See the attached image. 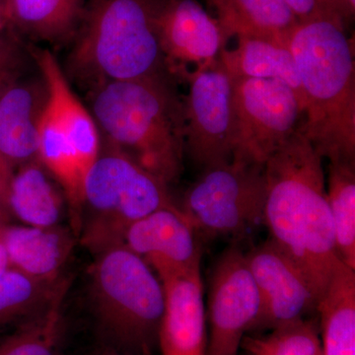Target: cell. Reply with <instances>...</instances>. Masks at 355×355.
Instances as JSON below:
<instances>
[{"label":"cell","instance_id":"cell-1","mask_svg":"<svg viewBox=\"0 0 355 355\" xmlns=\"http://www.w3.org/2000/svg\"><path fill=\"white\" fill-rule=\"evenodd\" d=\"M322 157L301 128L265 163L263 222L297 263L318 302L338 261Z\"/></svg>","mask_w":355,"mask_h":355},{"label":"cell","instance_id":"cell-2","mask_svg":"<svg viewBox=\"0 0 355 355\" xmlns=\"http://www.w3.org/2000/svg\"><path fill=\"white\" fill-rule=\"evenodd\" d=\"M345 28L298 23L288 40L302 92L301 132L330 161H355L354 48Z\"/></svg>","mask_w":355,"mask_h":355},{"label":"cell","instance_id":"cell-3","mask_svg":"<svg viewBox=\"0 0 355 355\" xmlns=\"http://www.w3.org/2000/svg\"><path fill=\"white\" fill-rule=\"evenodd\" d=\"M93 118L112 147L165 184L183 169L184 101L167 74L91 89Z\"/></svg>","mask_w":355,"mask_h":355},{"label":"cell","instance_id":"cell-4","mask_svg":"<svg viewBox=\"0 0 355 355\" xmlns=\"http://www.w3.org/2000/svg\"><path fill=\"white\" fill-rule=\"evenodd\" d=\"M163 0H91L86 6L69 73L90 86L166 76L158 37Z\"/></svg>","mask_w":355,"mask_h":355},{"label":"cell","instance_id":"cell-5","mask_svg":"<svg viewBox=\"0 0 355 355\" xmlns=\"http://www.w3.org/2000/svg\"><path fill=\"white\" fill-rule=\"evenodd\" d=\"M92 284L105 327L132 354L151 355L165 309L164 288L151 266L114 243L100 249Z\"/></svg>","mask_w":355,"mask_h":355},{"label":"cell","instance_id":"cell-6","mask_svg":"<svg viewBox=\"0 0 355 355\" xmlns=\"http://www.w3.org/2000/svg\"><path fill=\"white\" fill-rule=\"evenodd\" d=\"M49 97L39 125L38 160L58 180L74 209L83 207L84 184L100 154L92 114L70 87L53 53H33Z\"/></svg>","mask_w":355,"mask_h":355},{"label":"cell","instance_id":"cell-7","mask_svg":"<svg viewBox=\"0 0 355 355\" xmlns=\"http://www.w3.org/2000/svg\"><path fill=\"white\" fill-rule=\"evenodd\" d=\"M92 214L87 239L98 249L121 243L125 229L155 210L174 207L167 184L112 148L98 156L84 184L83 207Z\"/></svg>","mask_w":355,"mask_h":355},{"label":"cell","instance_id":"cell-8","mask_svg":"<svg viewBox=\"0 0 355 355\" xmlns=\"http://www.w3.org/2000/svg\"><path fill=\"white\" fill-rule=\"evenodd\" d=\"M265 200V165L231 160L203 169L181 210L196 233L238 236L263 222Z\"/></svg>","mask_w":355,"mask_h":355},{"label":"cell","instance_id":"cell-9","mask_svg":"<svg viewBox=\"0 0 355 355\" xmlns=\"http://www.w3.org/2000/svg\"><path fill=\"white\" fill-rule=\"evenodd\" d=\"M232 160L265 165L297 132L302 108L291 87L272 79L231 78Z\"/></svg>","mask_w":355,"mask_h":355},{"label":"cell","instance_id":"cell-10","mask_svg":"<svg viewBox=\"0 0 355 355\" xmlns=\"http://www.w3.org/2000/svg\"><path fill=\"white\" fill-rule=\"evenodd\" d=\"M184 150L202 169L230 162L233 155L232 81L219 64L187 76Z\"/></svg>","mask_w":355,"mask_h":355},{"label":"cell","instance_id":"cell-11","mask_svg":"<svg viewBox=\"0 0 355 355\" xmlns=\"http://www.w3.org/2000/svg\"><path fill=\"white\" fill-rule=\"evenodd\" d=\"M261 298L246 258L238 247L219 257L210 275L207 355H239L243 338L260 314Z\"/></svg>","mask_w":355,"mask_h":355},{"label":"cell","instance_id":"cell-12","mask_svg":"<svg viewBox=\"0 0 355 355\" xmlns=\"http://www.w3.org/2000/svg\"><path fill=\"white\" fill-rule=\"evenodd\" d=\"M246 258L261 298L260 314L249 333L273 330L316 312L318 298L305 273L270 238Z\"/></svg>","mask_w":355,"mask_h":355},{"label":"cell","instance_id":"cell-13","mask_svg":"<svg viewBox=\"0 0 355 355\" xmlns=\"http://www.w3.org/2000/svg\"><path fill=\"white\" fill-rule=\"evenodd\" d=\"M121 243L144 259L160 280L187 272L202 261L196 231L176 205L155 210L130 224Z\"/></svg>","mask_w":355,"mask_h":355},{"label":"cell","instance_id":"cell-14","mask_svg":"<svg viewBox=\"0 0 355 355\" xmlns=\"http://www.w3.org/2000/svg\"><path fill=\"white\" fill-rule=\"evenodd\" d=\"M157 26L168 70L205 69L225 48L218 23L198 0H163Z\"/></svg>","mask_w":355,"mask_h":355},{"label":"cell","instance_id":"cell-15","mask_svg":"<svg viewBox=\"0 0 355 355\" xmlns=\"http://www.w3.org/2000/svg\"><path fill=\"white\" fill-rule=\"evenodd\" d=\"M165 309L159 330L162 355H207L200 265L161 279Z\"/></svg>","mask_w":355,"mask_h":355},{"label":"cell","instance_id":"cell-16","mask_svg":"<svg viewBox=\"0 0 355 355\" xmlns=\"http://www.w3.org/2000/svg\"><path fill=\"white\" fill-rule=\"evenodd\" d=\"M48 97L41 76L20 78L0 98V154L13 167L38 159L39 125Z\"/></svg>","mask_w":355,"mask_h":355},{"label":"cell","instance_id":"cell-17","mask_svg":"<svg viewBox=\"0 0 355 355\" xmlns=\"http://www.w3.org/2000/svg\"><path fill=\"white\" fill-rule=\"evenodd\" d=\"M220 27L224 44L232 37H253L288 46L298 24L284 0H205Z\"/></svg>","mask_w":355,"mask_h":355},{"label":"cell","instance_id":"cell-18","mask_svg":"<svg viewBox=\"0 0 355 355\" xmlns=\"http://www.w3.org/2000/svg\"><path fill=\"white\" fill-rule=\"evenodd\" d=\"M219 64L230 78L272 79L282 81L303 98L295 62L288 46L270 40L238 37L234 49H222Z\"/></svg>","mask_w":355,"mask_h":355},{"label":"cell","instance_id":"cell-19","mask_svg":"<svg viewBox=\"0 0 355 355\" xmlns=\"http://www.w3.org/2000/svg\"><path fill=\"white\" fill-rule=\"evenodd\" d=\"M354 270L338 261L318 302L323 355H355Z\"/></svg>","mask_w":355,"mask_h":355},{"label":"cell","instance_id":"cell-20","mask_svg":"<svg viewBox=\"0 0 355 355\" xmlns=\"http://www.w3.org/2000/svg\"><path fill=\"white\" fill-rule=\"evenodd\" d=\"M85 0H7V28L33 41L58 44L78 31Z\"/></svg>","mask_w":355,"mask_h":355},{"label":"cell","instance_id":"cell-21","mask_svg":"<svg viewBox=\"0 0 355 355\" xmlns=\"http://www.w3.org/2000/svg\"><path fill=\"white\" fill-rule=\"evenodd\" d=\"M1 242L11 268L42 282L57 275L70 249L69 238L53 227H4Z\"/></svg>","mask_w":355,"mask_h":355},{"label":"cell","instance_id":"cell-22","mask_svg":"<svg viewBox=\"0 0 355 355\" xmlns=\"http://www.w3.org/2000/svg\"><path fill=\"white\" fill-rule=\"evenodd\" d=\"M7 207L33 227L51 228L57 223L62 214V198L41 163H26L13 175Z\"/></svg>","mask_w":355,"mask_h":355},{"label":"cell","instance_id":"cell-23","mask_svg":"<svg viewBox=\"0 0 355 355\" xmlns=\"http://www.w3.org/2000/svg\"><path fill=\"white\" fill-rule=\"evenodd\" d=\"M326 189L336 253L343 263L355 270L354 161H330Z\"/></svg>","mask_w":355,"mask_h":355},{"label":"cell","instance_id":"cell-24","mask_svg":"<svg viewBox=\"0 0 355 355\" xmlns=\"http://www.w3.org/2000/svg\"><path fill=\"white\" fill-rule=\"evenodd\" d=\"M243 355H322L319 327L304 319L270 330L266 335L243 338Z\"/></svg>","mask_w":355,"mask_h":355},{"label":"cell","instance_id":"cell-25","mask_svg":"<svg viewBox=\"0 0 355 355\" xmlns=\"http://www.w3.org/2000/svg\"><path fill=\"white\" fill-rule=\"evenodd\" d=\"M44 282L10 268L0 275V326L32 307Z\"/></svg>","mask_w":355,"mask_h":355},{"label":"cell","instance_id":"cell-26","mask_svg":"<svg viewBox=\"0 0 355 355\" xmlns=\"http://www.w3.org/2000/svg\"><path fill=\"white\" fill-rule=\"evenodd\" d=\"M57 315L51 313L41 323L29 327L0 345V355H53Z\"/></svg>","mask_w":355,"mask_h":355},{"label":"cell","instance_id":"cell-27","mask_svg":"<svg viewBox=\"0 0 355 355\" xmlns=\"http://www.w3.org/2000/svg\"><path fill=\"white\" fill-rule=\"evenodd\" d=\"M298 23L327 20L345 25L354 14L347 0H284Z\"/></svg>","mask_w":355,"mask_h":355},{"label":"cell","instance_id":"cell-28","mask_svg":"<svg viewBox=\"0 0 355 355\" xmlns=\"http://www.w3.org/2000/svg\"><path fill=\"white\" fill-rule=\"evenodd\" d=\"M24 53L15 38L4 32L0 35V98L22 78Z\"/></svg>","mask_w":355,"mask_h":355},{"label":"cell","instance_id":"cell-29","mask_svg":"<svg viewBox=\"0 0 355 355\" xmlns=\"http://www.w3.org/2000/svg\"><path fill=\"white\" fill-rule=\"evenodd\" d=\"M13 166L0 154V210L7 207L9 189L13 178Z\"/></svg>","mask_w":355,"mask_h":355},{"label":"cell","instance_id":"cell-30","mask_svg":"<svg viewBox=\"0 0 355 355\" xmlns=\"http://www.w3.org/2000/svg\"><path fill=\"white\" fill-rule=\"evenodd\" d=\"M10 268V261H9L8 256H7L6 248L0 241V275L6 272Z\"/></svg>","mask_w":355,"mask_h":355},{"label":"cell","instance_id":"cell-31","mask_svg":"<svg viewBox=\"0 0 355 355\" xmlns=\"http://www.w3.org/2000/svg\"><path fill=\"white\" fill-rule=\"evenodd\" d=\"M6 6L7 0H0V35L7 29Z\"/></svg>","mask_w":355,"mask_h":355},{"label":"cell","instance_id":"cell-32","mask_svg":"<svg viewBox=\"0 0 355 355\" xmlns=\"http://www.w3.org/2000/svg\"><path fill=\"white\" fill-rule=\"evenodd\" d=\"M2 216H3V211L2 210H0V241H1L2 238V233H3V229L6 227V226H3V224H2Z\"/></svg>","mask_w":355,"mask_h":355},{"label":"cell","instance_id":"cell-33","mask_svg":"<svg viewBox=\"0 0 355 355\" xmlns=\"http://www.w3.org/2000/svg\"><path fill=\"white\" fill-rule=\"evenodd\" d=\"M347 3H349V6L352 7V9H355V0H347Z\"/></svg>","mask_w":355,"mask_h":355},{"label":"cell","instance_id":"cell-34","mask_svg":"<svg viewBox=\"0 0 355 355\" xmlns=\"http://www.w3.org/2000/svg\"><path fill=\"white\" fill-rule=\"evenodd\" d=\"M132 355H135V354H132Z\"/></svg>","mask_w":355,"mask_h":355},{"label":"cell","instance_id":"cell-35","mask_svg":"<svg viewBox=\"0 0 355 355\" xmlns=\"http://www.w3.org/2000/svg\"><path fill=\"white\" fill-rule=\"evenodd\" d=\"M322 355H323V354H322Z\"/></svg>","mask_w":355,"mask_h":355}]
</instances>
